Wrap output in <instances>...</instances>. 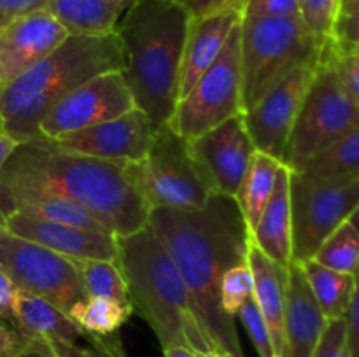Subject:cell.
I'll return each instance as SVG.
<instances>
[{"mask_svg":"<svg viewBox=\"0 0 359 357\" xmlns=\"http://www.w3.org/2000/svg\"><path fill=\"white\" fill-rule=\"evenodd\" d=\"M147 224L181 273L216 357H244L235 318L221 307V279L248 262L251 244L237 200L216 192L200 210L151 209Z\"/></svg>","mask_w":359,"mask_h":357,"instance_id":"6da1fadb","label":"cell"},{"mask_svg":"<svg viewBox=\"0 0 359 357\" xmlns=\"http://www.w3.org/2000/svg\"><path fill=\"white\" fill-rule=\"evenodd\" d=\"M48 192L83 206L114 237H128L149 220V205L128 163L63 153L41 140L18 144L0 170V200Z\"/></svg>","mask_w":359,"mask_h":357,"instance_id":"7a4b0ae2","label":"cell"},{"mask_svg":"<svg viewBox=\"0 0 359 357\" xmlns=\"http://www.w3.org/2000/svg\"><path fill=\"white\" fill-rule=\"evenodd\" d=\"M189 20L179 0H137L116 28L125 55L121 74L154 128L168 125L177 107Z\"/></svg>","mask_w":359,"mask_h":357,"instance_id":"3957f363","label":"cell"},{"mask_svg":"<svg viewBox=\"0 0 359 357\" xmlns=\"http://www.w3.org/2000/svg\"><path fill=\"white\" fill-rule=\"evenodd\" d=\"M125 55L118 34L69 35L46 58L0 86L4 133L18 144L39 139L44 115L76 88L100 74L121 70Z\"/></svg>","mask_w":359,"mask_h":357,"instance_id":"277c9868","label":"cell"},{"mask_svg":"<svg viewBox=\"0 0 359 357\" xmlns=\"http://www.w3.org/2000/svg\"><path fill=\"white\" fill-rule=\"evenodd\" d=\"M119 265L128 284L133 310L146 318L163 349L189 346L216 357L200 322L195 301L170 254L149 224L119 237Z\"/></svg>","mask_w":359,"mask_h":357,"instance_id":"5b68a950","label":"cell"},{"mask_svg":"<svg viewBox=\"0 0 359 357\" xmlns=\"http://www.w3.org/2000/svg\"><path fill=\"white\" fill-rule=\"evenodd\" d=\"M325 42L319 41L300 16L255 18L241 21L242 107H255L263 94L291 70L318 62Z\"/></svg>","mask_w":359,"mask_h":357,"instance_id":"8992f818","label":"cell"},{"mask_svg":"<svg viewBox=\"0 0 359 357\" xmlns=\"http://www.w3.org/2000/svg\"><path fill=\"white\" fill-rule=\"evenodd\" d=\"M358 119L359 107L340 83L333 65L332 38H328L291 130L283 163L291 172L302 170L307 161L349 132Z\"/></svg>","mask_w":359,"mask_h":357,"instance_id":"52a82bcc","label":"cell"},{"mask_svg":"<svg viewBox=\"0 0 359 357\" xmlns=\"http://www.w3.org/2000/svg\"><path fill=\"white\" fill-rule=\"evenodd\" d=\"M128 172L149 209L200 210L217 192L188 140L168 125L156 128L147 156L128 163Z\"/></svg>","mask_w":359,"mask_h":357,"instance_id":"ba28073f","label":"cell"},{"mask_svg":"<svg viewBox=\"0 0 359 357\" xmlns=\"http://www.w3.org/2000/svg\"><path fill=\"white\" fill-rule=\"evenodd\" d=\"M293 261L314 258L323 241L359 205V177H316L304 172L290 174Z\"/></svg>","mask_w":359,"mask_h":357,"instance_id":"9c48e42d","label":"cell"},{"mask_svg":"<svg viewBox=\"0 0 359 357\" xmlns=\"http://www.w3.org/2000/svg\"><path fill=\"white\" fill-rule=\"evenodd\" d=\"M0 272L21 293L49 301L70 317L88 294L76 261L0 230Z\"/></svg>","mask_w":359,"mask_h":357,"instance_id":"30bf717a","label":"cell"},{"mask_svg":"<svg viewBox=\"0 0 359 357\" xmlns=\"http://www.w3.org/2000/svg\"><path fill=\"white\" fill-rule=\"evenodd\" d=\"M242 107L241 23L231 30L216 62L177 102L168 126L184 140H193L233 115Z\"/></svg>","mask_w":359,"mask_h":357,"instance_id":"8fae6325","label":"cell"},{"mask_svg":"<svg viewBox=\"0 0 359 357\" xmlns=\"http://www.w3.org/2000/svg\"><path fill=\"white\" fill-rule=\"evenodd\" d=\"M135 108L121 70L100 74L63 97L39 125L37 140H56Z\"/></svg>","mask_w":359,"mask_h":357,"instance_id":"7c38bea8","label":"cell"},{"mask_svg":"<svg viewBox=\"0 0 359 357\" xmlns=\"http://www.w3.org/2000/svg\"><path fill=\"white\" fill-rule=\"evenodd\" d=\"M319 62V59H318ZM318 62L304 63L270 88L262 100L245 111L244 122L256 150L283 161L291 130L314 77Z\"/></svg>","mask_w":359,"mask_h":357,"instance_id":"4fadbf2b","label":"cell"},{"mask_svg":"<svg viewBox=\"0 0 359 357\" xmlns=\"http://www.w3.org/2000/svg\"><path fill=\"white\" fill-rule=\"evenodd\" d=\"M156 128L140 108L56 140H41L63 153L98 158V160L139 163L147 156Z\"/></svg>","mask_w":359,"mask_h":357,"instance_id":"5bb4252c","label":"cell"},{"mask_svg":"<svg viewBox=\"0 0 359 357\" xmlns=\"http://www.w3.org/2000/svg\"><path fill=\"white\" fill-rule=\"evenodd\" d=\"M189 153L202 164L217 192L235 198L248 174L256 146L238 114L188 142Z\"/></svg>","mask_w":359,"mask_h":357,"instance_id":"9a60e30c","label":"cell"},{"mask_svg":"<svg viewBox=\"0 0 359 357\" xmlns=\"http://www.w3.org/2000/svg\"><path fill=\"white\" fill-rule=\"evenodd\" d=\"M69 31L48 9L23 14L0 28V86L55 51Z\"/></svg>","mask_w":359,"mask_h":357,"instance_id":"2e32d148","label":"cell"},{"mask_svg":"<svg viewBox=\"0 0 359 357\" xmlns=\"http://www.w3.org/2000/svg\"><path fill=\"white\" fill-rule=\"evenodd\" d=\"M6 230L25 240L51 248L72 261H118V237L109 231L84 230L51 223L20 212L6 216Z\"/></svg>","mask_w":359,"mask_h":357,"instance_id":"e0dca14e","label":"cell"},{"mask_svg":"<svg viewBox=\"0 0 359 357\" xmlns=\"http://www.w3.org/2000/svg\"><path fill=\"white\" fill-rule=\"evenodd\" d=\"M287 273L283 357H312L328 321L312 294L300 262L291 261Z\"/></svg>","mask_w":359,"mask_h":357,"instance_id":"ac0fdd59","label":"cell"},{"mask_svg":"<svg viewBox=\"0 0 359 357\" xmlns=\"http://www.w3.org/2000/svg\"><path fill=\"white\" fill-rule=\"evenodd\" d=\"M13 324L28 342L41 343L62 357L69 346L77 345L83 331L63 310L42 298L18 290L14 300Z\"/></svg>","mask_w":359,"mask_h":357,"instance_id":"d6986e66","label":"cell"},{"mask_svg":"<svg viewBox=\"0 0 359 357\" xmlns=\"http://www.w3.org/2000/svg\"><path fill=\"white\" fill-rule=\"evenodd\" d=\"M241 21V13H221L189 20L181 77H179V100L191 91L202 74L207 72L209 66L216 62L231 30Z\"/></svg>","mask_w":359,"mask_h":357,"instance_id":"ffe728a7","label":"cell"},{"mask_svg":"<svg viewBox=\"0 0 359 357\" xmlns=\"http://www.w3.org/2000/svg\"><path fill=\"white\" fill-rule=\"evenodd\" d=\"M248 262L255 276V298L272 336L276 357L284 354V314L287 296V268L266 258L255 244H249Z\"/></svg>","mask_w":359,"mask_h":357,"instance_id":"44dd1931","label":"cell"},{"mask_svg":"<svg viewBox=\"0 0 359 357\" xmlns=\"http://www.w3.org/2000/svg\"><path fill=\"white\" fill-rule=\"evenodd\" d=\"M290 174L283 164L277 174L276 188L269 205L263 210L258 224L251 231V241L277 265L287 266L293 261V237H291V203H290Z\"/></svg>","mask_w":359,"mask_h":357,"instance_id":"7402d4cb","label":"cell"},{"mask_svg":"<svg viewBox=\"0 0 359 357\" xmlns=\"http://www.w3.org/2000/svg\"><path fill=\"white\" fill-rule=\"evenodd\" d=\"M137 0H49L46 9L70 35L114 34Z\"/></svg>","mask_w":359,"mask_h":357,"instance_id":"603a6c76","label":"cell"},{"mask_svg":"<svg viewBox=\"0 0 359 357\" xmlns=\"http://www.w3.org/2000/svg\"><path fill=\"white\" fill-rule=\"evenodd\" d=\"M283 164V161L270 156V154L262 153V150H256L251 163H249L248 174H245L237 196H235L245 224L249 227V233L255 230L263 210L269 205L270 196L276 188L277 174H279Z\"/></svg>","mask_w":359,"mask_h":357,"instance_id":"cb8c5ba5","label":"cell"},{"mask_svg":"<svg viewBox=\"0 0 359 357\" xmlns=\"http://www.w3.org/2000/svg\"><path fill=\"white\" fill-rule=\"evenodd\" d=\"M300 265L326 321L346 317L356 286L354 275L326 268L314 259H309Z\"/></svg>","mask_w":359,"mask_h":357,"instance_id":"d4e9b609","label":"cell"},{"mask_svg":"<svg viewBox=\"0 0 359 357\" xmlns=\"http://www.w3.org/2000/svg\"><path fill=\"white\" fill-rule=\"evenodd\" d=\"M133 312L107 298H86L70 314V318L81 328L83 335L91 342L118 338V331Z\"/></svg>","mask_w":359,"mask_h":357,"instance_id":"484cf974","label":"cell"},{"mask_svg":"<svg viewBox=\"0 0 359 357\" xmlns=\"http://www.w3.org/2000/svg\"><path fill=\"white\" fill-rule=\"evenodd\" d=\"M298 172L316 177H359V119L337 142L312 158Z\"/></svg>","mask_w":359,"mask_h":357,"instance_id":"4316f807","label":"cell"},{"mask_svg":"<svg viewBox=\"0 0 359 357\" xmlns=\"http://www.w3.org/2000/svg\"><path fill=\"white\" fill-rule=\"evenodd\" d=\"M88 298H107L133 312L119 261H76Z\"/></svg>","mask_w":359,"mask_h":357,"instance_id":"83f0119b","label":"cell"},{"mask_svg":"<svg viewBox=\"0 0 359 357\" xmlns=\"http://www.w3.org/2000/svg\"><path fill=\"white\" fill-rule=\"evenodd\" d=\"M312 259L330 270L354 275L359 268V233L356 227L349 220L340 224L323 241Z\"/></svg>","mask_w":359,"mask_h":357,"instance_id":"f1b7e54d","label":"cell"},{"mask_svg":"<svg viewBox=\"0 0 359 357\" xmlns=\"http://www.w3.org/2000/svg\"><path fill=\"white\" fill-rule=\"evenodd\" d=\"M255 294V276L249 262L233 266L221 279V307L230 317H237L242 304Z\"/></svg>","mask_w":359,"mask_h":357,"instance_id":"f546056e","label":"cell"},{"mask_svg":"<svg viewBox=\"0 0 359 357\" xmlns=\"http://www.w3.org/2000/svg\"><path fill=\"white\" fill-rule=\"evenodd\" d=\"M342 0H300V18L321 42L333 37Z\"/></svg>","mask_w":359,"mask_h":357,"instance_id":"4dcf8cb0","label":"cell"},{"mask_svg":"<svg viewBox=\"0 0 359 357\" xmlns=\"http://www.w3.org/2000/svg\"><path fill=\"white\" fill-rule=\"evenodd\" d=\"M237 317L241 318L244 324L245 331H248L249 338H251L252 345H255L256 352L259 357H276L273 352L272 336H270L269 326H266L265 318H263L262 312H259L258 304H256L255 298H249L238 310Z\"/></svg>","mask_w":359,"mask_h":357,"instance_id":"1f68e13d","label":"cell"},{"mask_svg":"<svg viewBox=\"0 0 359 357\" xmlns=\"http://www.w3.org/2000/svg\"><path fill=\"white\" fill-rule=\"evenodd\" d=\"M332 56L340 83L359 107V46L342 48L332 37Z\"/></svg>","mask_w":359,"mask_h":357,"instance_id":"d6a6232c","label":"cell"},{"mask_svg":"<svg viewBox=\"0 0 359 357\" xmlns=\"http://www.w3.org/2000/svg\"><path fill=\"white\" fill-rule=\"evenodd\" d=\"M312 357H351L346 318L328 321Z\"/></svg>","mask_w":359,"mask_h":357,"instance_id":"836d02e7","label":"cell"},{"mask_svg":"<svg viewBox=\"0 0 359 357\" xmlns=\"http://www.w3.org/2000/svg\"><path fill=\"white\" fill-rule=\"evenodd\" d=\"M242 16H255V18L300 16V0H248Z\"/></svg>","mask_w":359,"mask_h":357,"instance_id":"e575fe53","label":"cell"},{"mask_svg":"<svg viewBox=\"0 0 359 357\" xmlns=\"http://www.w3.org/2000/svg\"><path fill=\"white\" fill-rule=\"evenodd\" d=\"M182 6L191 18L212 16L221 13H241L244 14L248 0H182Z\"/></svg>","mask_w":359,"mask_h":357,"instance_id":"d590c367","label":"cell"},{"mask_svg":"<svg viewBox=\"0 0 359 357\" xmlns=\"http://www.w3.org/2000/svg\"><path fill=\"white\" fill-rule=\"evenodd\" d=\"M354 294L351 300L349 308L346 314V329H347V343H349L351 357H359V268L354 273Z\"/></svg>","mask_w":359,"mask_h":357,"instance_id":"8d00e7d4","label":"cell"},{"mask_svg":"<svg viewBox=\"0 0 359 357\" xmlns=\"http://www.w3.org/2000/svg\"><path fill=\"white\" fill-rule=\"evenodd\" d=\"M48 4L49 0H0V28L23 14L46 9Z\"/></svg>","mask_w":359,"mask_h":357,"instance_id":"74e56055","label":"cell"},{"mask_svg":"<svg viewBox=\"0 0 359 357\" xmlns=\"http://www.w3.org/2000/svg\"><path fill=\"white\" fill-rule=\"evenodd\" d=\"M333 38L342 48H353L359 46V9L337 21Z\"/></svg>","mask_w":359,"mask_h":357,"instance_id":"f35d334b","label":"cell"},{"mask_svg":"<svg viewBox=\"0 0 359 357\" xmlns=\"http://www.w3.org/2000/svg\"><path fill=\"white\" fill-rule=\"evenodd\" d=\"M28 340L7 318L0 317V357H11L21 349Z\"/></svg>","mask_w":359,"mask_h":357,"instance_id":"ab89813d","label":"cell"},{"mask_svg":"<svg viewBox=\"0 0 359 357\" xmlns=\"http://www.w3.org/2000/svg\"><path fill=\"white\" fill-rule=\"evenodd\" d=\"M18 289L13 286L9 279L0 272V317L13 322L14 300H16Z\"/></svg>","mask_w":359,"mask_h":357,"instance_id":"60d3db41","label":"cell"},{"mask_svg":"<svg viewBox=\"0 0 359 357\" xmlns=\"http://www.w3.org/2000/svg\"><path fill=\"white\" fill-rule=\"evenodd\" d=\"M11 357H56L53 354V350H49L48 346L41 345V343L27 342L21 346L18 352H14Z\"/></svg>","mask_w":359,"mask_h":357,"instance_id":"b9f144b4","label":"cell"},{"mask_svg":"<svg viewBox=\"0 0 359 357\" xmlns=\"http://www.w3.org/2000/svg\"><path fill=\"white\" fill-rule=\"evenodd\" d=\"M62 357H109L107 354H104L102 350L98 349H88V346H79V345H72L63 352Z\"/></svg>","mask_w":359,"mask_h":357,"instance_id":"7bdbcfd3","label":"cell"},{"mask_svg":"<svg viewBox=\"0 0 359 357\" xmlns=\"http://www.w3.org/2000/svg\"><path fill=\"white\" fill-rule=\"evenodd\" d=\"M18 142L14 139H11L6 133H0V170L4 168L6 161L9 160V156L13 154V150L16 149Z\"/></svg>","mask_w":359,"mask_h":357,"instance_id":"ee69618b","label":"cell"},{"mask_svg":"<svg viewBox=\"0 0 359 357\" xmlns=\"http://www.w3.org/2000/svg\"><path fill=\"white\" fill-rule=\"evenodd\" d=\"M165 357H195V350H191L189 346L182 345H172L163 349Z\"/></svg>","mask_w":359,"mask_h":357,"instance_id":"f6af8a7d","label":"cell"},{"mask_svg":"<svg viewBox=\"0 0 359 357\" xmlns=\"http://www.w3.org/2000/svg\"><path fill=\"white\" fill-rule=\"evenodd\" d=\"M359 9V0H342V6H340V18L347 16V14L354 13V10Z\"/></svg>","mask_w":359,"mask_h":357,"instance_id":"bcb514c9","label":"cell"},{"mask_svg":"<svg viewBox=\"0 0 359 357\" xmlns=\"http://www.w3.org/2000/svg\"><path fill=\"white\" fill-rule=\"evenodd\" d=\"M349 223L353 224L354 227H356L358 233H359V205L356 206V210H354V212H353V216L349 217Z\"/></svg>","mask_w":359,"mask_h":357,"instance_id":"7dc6e473","label":"cell"},{"mask_svg":"<svg viewBox=\"0 0 359 357\" xmlns=\"http://www.w3.org/2000/svg\"><path fill=\"white\" fill-rule=\"evenodd\" d=\"M6 227V214H4L2 206H0V230H4Z\"/></svg>","mask_w":359,"mask_h":357,"instance_id":"c3c4849f","label":"cell"},{"mask_svg":"<svg viewBox=\"0 0 359 357\" xmlns=\"http://www.w3.org/2000/svg\"><path fill=\"white\" fill-rule=\"evenodd\" d=\"M195 357H214L210 354H203V352H195Z\"/></svg>","mask_w":359,"mask_h":357,"instance_id":"681fc988","label":"cell"},{"mask_svg":"<svg viewBox=\"0 0 359 357\" xmlns=\"http://www.w3.org/2000/svg\"><path fill=\"white\" fill-rule=\"evenodd\" d=\"M0 133H4V126H2V118H0Z\"/></svg>","mask_w":359,"mask_h":357,"instance_id":"f907efd6","label":"cell"},{"mask_svg":"<svg viewBox=\"0 0 359 357\" xmlns=\"http://www.w3.org/2000/svg\"><path fill=\"white\" fill-rule=\"evenodd\" d=\"M179 2H182V0H179Z\"/></svg>","mask_w":359,"mask_h":357,"instance_id":"816d5d0a","label":"cell"}]
</instances>
